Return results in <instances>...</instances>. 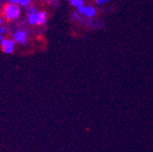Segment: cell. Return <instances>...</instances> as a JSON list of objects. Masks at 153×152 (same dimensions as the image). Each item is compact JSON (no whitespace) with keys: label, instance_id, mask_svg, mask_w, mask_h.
<instances>
[{"label":"cell","instance_id":"6da1fadb","mask_svg":"<svg viewBox=\"0 0 153 152\" xmlns=\"http://www.w3.org/2000/svg\"><path fill=\"white\" fill-rule=\"evenodd\" d=\"M20 14H21L20 7L16 4L8 3L4 6L3 15L7 21H13V20L17 19V18L20 16Z\"/></svg>","mask_w":153,"mask_h":152},{"label":"cell","instance_id":"7a4b0ae2","mask_svg":"<svg viewBox=\"0 0 153 152\" xmlns=\"http://www.w3.org/2000/svg\"><path fill=\"white\" fill-rule=\"evenodd\" d=\"M13 40L16 43L26 45L27 41V34L24 30H17L13 35Z\"/></svg>","mask_w":153,"mask_h":152},{"label":"cell","instance_id":"3957f363","mask_svg":"<svg viewBox=\"0 0 153 152\" xmlns=\"http://www.w3.org/2000/svg\"><path fill=\"white\" fill-rule=\"evenodd\" d=\"M1 47H2V50L4 53L6 54H12L14 52L15 49V41L13 39H3L1 42Z\"/></svg>","mask_w":153,"mask_h":152},{"label":"cell","instance_id":"277c9868","mask_svg":"<svg viewBox=\"0 0 153 152\" xmlns=\"http://www.w3.org/2000/svg\"><path fill=\"white\" fill-rule=\"evenodd\" d=\"M78 12L79 14H82V15H85L86 16H88V17H92L96 15V10L91 7H80L78 8Z\"/></svg>","mask_w":153,"mask_h":152},{"label":"cell","instance_id":"5b68a950","mask_svg":"<svg viewBox=\"0 0 153 152\" xmlns=\"http://www.w3.org/2000/svg\"><path fill=\"white\" fill-rule=\"evenodd\" d=\"M36 25H43L46 23L48 19V15L45 11H39L36 12Z\"/></svg>","mask_w":153,"mask_h":152},{"label":"cell","instance_id":"8992f818","mask_svg":"<svg viewBox=\"0 0 153 152\" xmlns=\"http://www.w3.org/2000/svg\"><path fill=\"white\" fill-rule=\"evenodd\" d=\"M10 3L16 4V5H20L22 7H27L30 4L31 0H9Z\"/></svg>","mask_w":153,"mask_h":152},{"label":"cell","instance_id":"52a82bcc","mask_svg":"<svg viewBox=\"0 0 153 152\" xmlns=\"http://www.w3.org/2000/svg\"><path fill=\"white\" fill-rule=\"evenodd\" d=\"M36 13H28L27 21L30 25H36Z\"/></svg>","mask_w":153,"mask_h":152},{"label":"cell","instance_id":"ba28073f","mask_svg":"<svg viewBox=\"0 0 153 152\" xmlns=\"http://www.w3.org/2000/svg\"><path fill=\"white\" fill-rule=\"evenodd\" d=\"M68 1H69V3H70L73 7H76V8H79V7L84 6L83 0H68Z\"/></svg>","mask_w":153,"mask_h":152},{"label":"cell","instance_id":"9c48e42d","mask_svg":"<svg viewBox=\"0 0 153 152\" xmlns=\"http://www.w3.org/2000/svg\"><path fill=\"white\" fill-rule=\"evenodd\" d=\"M98 5H102V4H106L108 2H109V0H96Z\"/></svg>","mask_w":153,"mask_h":152},{"label":"cell","instance_id":"30bf717a","mask_svg":"<svg viewBox=\"0 0 153 152\" xmlns=\"http://www.w3.org/2000/svg\"><path fill=\"white\" fill-rule=\"evenodd\" d=\"M6 33H7V28L4 27L0 26V34H1V35H5Z\"/></svg>","mask_w":153,"mask_h":152},{"label":"cell","instance_id":"8fae6325","mask_svg":"<svg viewBox=\"0 0 153 152\" xmlns=\"http://www.w3.org/2000/svg\"><path fill=\"white\" fill-rule=\"evenodd\" d=\"M37 11H36V7H30L29 8V10H28V13H36Z\"/></svg>","mask_w":153,"mask_h":152},{"label":"cell","instance_id":"7c38bea8","mask_svg":"<svg viewBox=\"0 0 153 152\" xmlns=\"http://www.w3.org/2000/svg\"><path fill=\"white\" fill-rule=\"evenodd\" d=\"M2 40H3V35L0 34V42H1Z\"/></svg>","mask_w":153,"mask_h":152},{"label":"cell","instance_id":"4fadbf2b","mask_svg":"<svg viewBox=\"0 0 153 152\" xmlns=\"http://www.w3.org/2000/svg\"><path fill=\"white\" fill-rule=\"evenodd\" d=\"M2 22H3V21H2V18H1V17H0V26H1Z\"/></svg>","mask_w":153,"mask_h":152}]
</instances>
